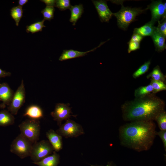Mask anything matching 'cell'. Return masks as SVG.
Segmentation results:
<instances>
[{
	"instance_id": "1",
	"label": "cell",
	"mask_w": 166,
	"mask_h": 166,
	"mask_svg": "<svg viewBox=\"0 0 166 166\" xmlns=\"http://www.w3.org/2000/svg\"><path fill=\"white\" fill-rule=\"evenodd\" d=\"M156 125L153 121L130 122L119 129L121 145L140 152L148 150L156 136Z\"/></svg>"
},
{
	"instance_id": "2",
	"label": "cell",
	"mask_w": 166,
	"mask_h": 166,
	"mask_svg": "<svg viewBox=\"0 0 166 166\" xmlns=\"http://www.w3.org/2000/svg\"><path fill=\"white\" fill-rule=\"evenodd\" d=\"M165 108L164 101L152 93L126 102L121 105V110L125 121H153Z\"/></svg>"
},
{
	"instance_id": "3",
	"label": "cell",
	"mask_w": 166,
	"mask_h": 166,
	"mask_svg": "<svg viewBox=\"0 0 166 166\" xmlns=\"http://www.w3.org/2000/svg\"><path fill=\"white\" fill-rule=\"evenodd\" d=\"M144 10L140 8H132L122 5L121 10L118 12L113 13V15L117 18L118 26L125 30L130 24L135 20L136 17Z\"/></svg>"
},
{
	"instance_id": "4",
	"label": "cell",
	"mask_w": 166,
	"mask_h": 166,
	"mask_svg": "<svg viewBox=\"0 0 166 166\" xmlns=\"http://www.w3.org/2000/svg\"><path fill=\"white\" fill-rule=\"evenodd\" d=\"M22 135L32 144L37 142L40 135V126L37 120L27 119L18 126Z\"/></svg>"
},
{
	"instance_id": "5",
	"label": "cell",
	"mask_w": 166,
	"mask_h": 166,
	"mask_svg": "<svg viewBox=\"0 0 166 166\" xmlns=\"http://www.w3.org/2000/svg\"><path fill=\"white\" fill-rule=\"evenodd\" d=\"M33 144L21 134L12 142L10 152L21 159L30 156Z\"/></svg>"
},
{
	"instance_id": "6",
	"label": "cell",
	"mask_w": 166,
	"mask_h": 166,
	"mask_svg": "<svg viewBox=\"0 0 166 166\" xmlns=\"http://www.w3.org/2000/svg\"><path fill=\"white\" fill-rule=\"evenodd\" d=\"M53 150L49 141H37L33 144L30 156L34 162H38L51 154Z\"/></svg>"
},
{
	"instance_id": "7",
	"label": "cell",
	"mask_w": 166,
	"mask_h": 166,
	"mask_svg": "<svg viewBox=\"0 0 166 166\" xmlns=\"http://www.w3.org/2000/svg\"><path fill=\"white\" fill-rule=\"evenodd\" d=\"M56 132L65 138L76 137L84 134L81 125L69 119L63 124L61 125Z\"/></svg>"
},
{
	"instance_id": "8",
	"label": "cell",
	"mask_w": 166,
	"mask_h": 166,
	"mask_svg": "<svg viewBox=\"0 0 166 166\" xmlns=\"http://www.w3.org/2000/svg\"><path fill=\"white\" fill-rule=\"evenodd\" d=\"M25 98V89L23 80L13 95L8 109L13 115H16L23 104Z\"/></svg>"
},
{
	"instance_id": "9",
	"label": "cell",
	"mask_w": 166,
	"mask_h": 166,
	"mask_svg": "<svg viewBox=\"0 0 166 166\" xmlns=\"http://www.w3.org/2000/svg\"><path fill=\"white\" fill-rule=\"evenodd\" d=\"M69 105L68 104L58 103L56 105L54 110L51 113V115L59 125H61L63 120H68L71 116H74L71 115L72 113Z\"/></svg>"
},
{
	"instance_id": "10",
	"label": "cell",
	"mask_w": 166,
	"mask_h": 166,
	"mask_svg": "<svg viewBox=\"0 0 166 166\" xmlns=\"http://www.w3.org/2000/svg\"><path fill=\"white\" fill-rule=\"evenodd\" d=\"M166 3H163L161 1H153L148 6L147 9L151 12V21L155 23L161 18H166Z\"/></svg>"
},
{
	"instance_id": "11",
	"label": "cell",
	"mask_w": 166,
	"mask_h": 166,
	"mask_svg": "<svg viewBox=\"0 0 166 166\" xmlns=\"http://www.w3.org/2000/svg\"><path fill=\"white\" fill-rule=\"evenodd\" d=\"M98 14L101 21L108 22L113 15L109 9L106 3L104 0L92 1Z\"/></svg>"
},
{
	"instance_id": "12",
	"label": "cell",
	"mask_w": 166,
	"mask_h": 166,
	"mask_svg": "<svg viewBox=\"0 0 166 166\" xmlns=\"http://www.w3.org/2000/svg\"><path fill=\"white\" fill-rule=\"evenodd\" d=\"M105 42H101L100 45L86 52H82L72 49L64 50L60 56L59 60L63 61L68 59L83 57L87 55L88 53L94 51L97 48L100 47Z\"/></svg>"
},
{
	"instance_id": "13",
	"label": "cell",
	"mask_w": 166,
	"mask_h": 166,
	"mask_svg": "<svg viewBox=\"0 0 166 166\" xmlns=\"http://www.w3.org/2000/svg\"><path fill=\"white\" fill-rule=\"evenodd\" d=\"M46 136L53 150L58 152L62 148V136L52 129H50L46 133Z\"/></svg>"
},
{
	"instance_id": "14",
	"label": "cell",
	"mask_w": 166,
	"mask_h": 166,
	"mask_svg": "<svg viewBox=\"0 0 166 166\" xmlns=\"http://www.w3.org/2000/svg\"><path fill=\"white\" fill-rule=\"evenodd\" d=\"M13 95L12 90L7 83L0 84V101L3 105H9Z\"/></svg>"
},
{
	"instance_id": "15",
	"label": "cell",
	"mask_w": 166,
	"mask_h": 166,
	"mask_svg": "<svg viewBox=\"0 0 166 166\" xmlns=\"http://www.w3.org/2000/svg\"><path fill=\"white\" fill-rule=\"evenodd\" d=\"M156 51L161 52L166 49L165 43L166 37L161 34L157 30L156 27L151 36Z\"/></svg>"
},
{
	"instance_id": "16",
	"label": "cell",
	"mask_w": 166,
	"mask_h": 166,
	"mask_svg": "<svg viewBox=\"0 0 166 166\" xmlns=\"http://www.w3.org/2000/svg\"><path fill=\"white\" fill-rule=\"evenodd\" d=\"M59 155L54 151L52 155L46 157L39 161L33 163L38 166H57L59 162Z\"/></svg>"
},
{
	"instance_id": "17",
	"label": "cell",
	"mask_w": 166,
	"mask_h": 166,
	"mask_svg": "<svg viewBox=\"0 0 166 166\" xmlns=\"http://www.w3.org/2000/svg\"><path fill=\"white\" fill-rule=\"evenodd\" d=\"M155 23L151 20L144 26L139 28H135L133 33L139 34L143 37L151 36L156 27L154 26Z\"/></svg>"
},
{
	"instance_id": "18",
	"label": "cell",
	"mask_w": 166,
	"mask_h": 166,
	"mask_svg": "<svg viewBox=\"0 0 166 166\" xmlns=\"http://www.w3.org/2000/svg\"><path fill=\"white\" fill-rule=\"evenodd\" d=\"M23 116L27 117L31 119L37 120L43 117V113L39 106L33 105L27 108Z\"/></svg>"
},
{
	"instance_id": "19",
	"label": "cell",
	"mask_w": 166,
	"mask_h": 166,
	"mask_svg": "<svg viewBox=\"0 0 166 166\" xmlns=\"http://www.w3.org/2000/svg\"><path fill=\"white\" fill-rule=\"evenodd\" d=\"M71 12L69 21L75 26L77 20L81 17L84 12L83 6L82 4L71 6L69 8Z\"/></svg>"
},
{
	"instance_id": "20",
	"label": "cell",
	"mask_w": 166,
	"mask_h": 166,
	"mask_svg": "<svg viewBox=\"0 0 166 166\" xmlns=\"http://www.w3.org/2000/svg\"><path fill=\"white\" fill-rule=\"evenodd\" d=\"M14 118L10 112L6 110L0 111V126H7L13 124Z\"/></svg>"
},
{
	"instance_id": "21",
	"label": "cell",
	"mask_w": 166,
	"mask_h": 166,
	"mask_svg": "<svg viewBox=\"0 0 166 166\" xmlns=\"http://www.w3.org/2000/svg\"><path fill=\"white\" fill-rule=\"evenodd\" d=\"M147 78L151 77V79L156 81L165 83L166 81L165 76L161 71L158 65L156 66L152 71L146 77Z\"/></svg>"
},
{
	"instance_id": "22",
	"label": "cell",
	"mask_w": 166,
	"mask_h": 166,
	"mask_svg": "<svg viewBox=\"0 0 166 166\" xmlns=\"http://www.w3.org/2000/svg\"><path fill=\"white\" fill-rule=\"evenodd\" d=\"M23 13L22 7L19 6L13 7L10 10V15L14 20L17 26L19 25V22L23 16Z\"/></svg>"
},
{
	"instance_id": "23",
	"label": "cell",
	"mask_w": 166,
	"mask_h": 166,
	"mask_svg": "<svg viewBox=\"0 0 166 166\" xmlns=\"http://www.w3.org/2000/svg\"><path fill=\"white\" fill-rule=\"evenodd\" d=\"M153 88L151 85L141 86L135 90L134 93L135 98H140L144 97L152 93Z\"/></svg>"
},
{
	"instance_id": "24",
	"label": "cell",
	"mask_w": 166,
	"mask_h": 166,
	"mask_svg": "<svg viewBox=\"0 0 166 166\" xmlns=\"http://www.w3.org/2000/svg\"><path fill=\"white\" fill-rule=\"evenodd\" d=\"M45 21L44 19H43L41 21L37 22L30 25L27 26L26 27V32L28 33L30 32L32 34H34L42 31L43 28L45 27L44 25Z\"/></svg>"
},
{
	"instance_id": "25",
	"label": "cell",
	"mask_w": 166,
	"mask_h": 166,
	"mask_svg": "<svg viewBox=\"0 0 166 166\" xmlns=\"http://www.w3.org/2000/svg\"><path fill=\"white\" fill-rule=\"evenodd\" d=\"M160 130H166V112L164 110L160 113L155 120Z\"/></svg>"
},
{
	"instance_id": "26",
	"label": "cell",
	"mask_w": 166,
	"mask_h": 166,
	"mask_svg": "<svg viewBox=\"0 0 166 166\" xmlns=\"http://www.w3.org/2000/svg\"><path fill=\"white\" fill-rule=\"evenodd\" d=\"M150 84L152 87V93L154 94H155L159 92L166 90V84L163 82L155 81L151 79Z\"/></svg>"
},
{
	"instance_id": "27",
	"label": "cell",
	"mask_w": 166,
	"mask_h": 166,
	"mask_svg": "<svg viewBox=\"0 0 166 166\" xmlns=\"http://www.w3.org/2000/svg\"><path fill=\"white\" fill-rule=\"evenodd\" d=\"M150 64V61L145 62L133 73V77L136 78L146 73L148 71Z\"/></svg>"
},
{
	"instance_id": "28",
	"label": "cell",
	"mask_w": 166,
	"mask_h": 166,
	"mask_svg": "<svg viewBox=\"0 0 166 166\" xmlns=\"http://www.w3.org/2000/svg\"><path fill=\"white\" fill-rule=\"evenodd\" d=\"M55 9L53 6H47L41 11L45 20L50 21L54 17Z\"/></svg>"
},
{
	"instance_id": "29",
	"label": "cell",
	"mask_w": 166,
	"mask_h": 166,
	"mask_svg": "<svg viewBox=\"0 0 166 166\" xmlns=\"http://www.w3.org/2000/svg\"><path fill=\"white\" fill-rule=\"evenodd\" d=\"M69 0H56L55 6L61 11L69 9L71 6Z\"/></svg>"
},
{
	"instance_id": "30",
	"label": "cell",
	"mask_w": 166,
	"mask_h": 166,
	"mask_svg": "<svg viewBox=\"0 0 166 166\" xmlns=\"http://www.w3.org/2000/svg\"><path fill=\"white\" fill-rule=\"evenodd\" d=\"M162 21H158V25L156 27L158 31L164 37H166V18H163Z\"/></svg>"
},
{
	"instance_id": "31",
	"label": "cell",
	"mask_w": 166,
	"mask_h": 166,
	"mask_svg": "<svg viewBox=\"0 0 166 166\" xmlns=\"http://www.w3.org/2000/svg\"><path fill=\"white\" fill-rule=\"evenodd\" d=\"M128 52V53L132 51L136 50L140 48V42H137L129 41Z\"/></svg>"
},
{
	"instance_id": "32",
	"label": "cell",
	"mask_w": 166,
	"mask_h": 166,
	"mask_svg": "<svg viewBox=\"0 0 166 166\" xmlns=\"http://www.w3.org/2000/svg\"><path fill=\"white\" fill-rule=\"evenodd\" d=\"M156 135H158L161 138L163 144L164 150L166 151V130H160L156 132Z\"/></svg>"
},
{
	"instance_id": "33",
	"label": "cell",
	"mask_w": 166,
	"mask_h": 166,
	"mask_svg": "<svg viewBox=\"0 0 166 166\" xmlns=\"http://www.w3.org/2000/svg\"><path fill=\"white\" fill-rule=\"evenodd\" d=\"M143 37L136 34L133 33L129 41L137 42H140L143 39Z\"/></svg>"
},
{
	"instance_id": "34",
	"label": "cell",
	"mask_w": 166,
	"mask_h": 166,
	"mask_svg": "<svg viewBox=\"0 0 166 166\" xmlns=\"http://www.w3.org/2000/svg\"><path fill=\"white\" fill-rule=\"evenodd\" d=\"M41 1L44 3L47 6H55L56 0H42Z\"/></svg>"
},
{
	"instance_id": "35",
	"label": "cell",
	"mask_w": 166,
	"mask_h": 166,
	"mask_svg": "<svg viewBox=\"0 0 166 166\" xmlns=\"http://www.w3.org/2000/svg\"><path fill=\"white\" fill-rule=\"evenodd\" d=\"M10 73L3 70L0 68V77H4L10 76Z\"/></svg>"
},
{
	"instance_id": "36",
	"label": "cell",
	"mask_w": 166,
	"mask_h": 166,
	"mask_svg": "<svg viewBox=\"0 0 166 166\" xmlns=\"http://www.w3.org/2000/svg\"><path fill=\"white\" fill-rule=\"evenodd\" d=\"M28 1V0H19L18 1L19 6L22 7L23 5L26 4Z\"/></svg>"
},
{
	"instance_id": "37",
	"label": "cell",
	"mask_w": 166,
	"mask_h": 166,
	"mask_svg": "<svg viewBox=\"0 0 166 166\" xmlns=\"http://www.w3.org/2000/svg\"><path fill=\"white\" fill-rule=\"evenodd\" d=\"M91 165V166H97L94 165ZM106 166H112V164H107Z\"/></svg>"
}]
</instances>
